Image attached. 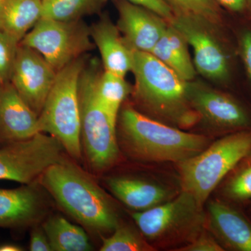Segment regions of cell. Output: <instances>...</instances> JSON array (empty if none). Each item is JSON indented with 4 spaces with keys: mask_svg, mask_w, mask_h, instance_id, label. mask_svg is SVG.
<instances>
[{
    "mask_svg": "<svg viewBox=\"0 0 251 251\" xmlns=\"http://www.w3.org/2000/svg\"><path fill=\"white\" fill-rule=\"evenodd\" d=\"M175 16L193 18L216 26L222 22V14L216 0H166Z\"/></svg>",
    "mask_w": 251,
    "mask_h": 251,
    "instance_id": "obj_25",
    "label": "cell"
},
{
    "mask_svg": "<svg viewBox=\"0 0 251 251\" xmlns=\"http://www.w3.org/2000/svg\"><path fill=\"white\" fill-rule=\"evenodd\" d=\"M203 206L192 195L181 190L173 199L148 210L134 211L131 216L144 237L153 247L154 244L159 247L181 244L182 247L206 229Z\"/></svg>",
    "mask_w": 251,
    "mask_h": 251,
    "instance_id": "obj_6",
    "label": "cell"
},
{
    "mask_svg": "<svg viewBox=\"0 0 251 251\" xmlns=\"http://www.w3.org/2000/svg\"><path fill=\"white\" fill-rule=\"evenodd\" d=\"M39 133V115L11 82H4L0 86V142L22 141Z\"/></svg>",
    "mask_w": 251,
    "mask_h": 251,
    "instance_id": "obj_15",
    "label": "cell"
},
{
    "mask_svg": "<svg viewBox=\"0 0 251 251\" xmlns=\"http://www.w3.org/2000/svg\"><path fill=\"white\" fill-rule=\"evenodd\" d=\"M206 217L208 230L224 251H251V220L242 207L214 200Z\"/></svg>",
    "mask_w": 251,
    "mask_h": 251,
    "instance_id": "obj_13",
    "label": "cell"
},
{
    "mask_svg": "<svg viewBox=\"0 0 251 251\" xmlns=\"http://www.w3.org/2000/svg\"><path fill=\"white\" fill-rule=\"evenodd\" d=\"M216 1L232 12H242L246 9L247 0H216Z\"/></svg>",
    "mask_w": 251,
    "mask_h": 251,
    "instance_id": "obj_32",
    "label": "cell"
},
{
    "mask_svg": "<svg viewBox=\"0 0 251 251\" xmlns=\"http://www.w3.org/2000/svg\"><path fill=\"white\" fill-rule=\"evenodd\" d=\"M107 0H42V18L70 22L100 13Z\"/></svg>",
    "mask_w": 251,
    "mask_h": 251,
    "instance_id": "obj_24",
    "label": "cell"
},
{
    "mask_svg": "<svg viewBox=\"0 0 251 251\" xmlns=\"http://www.w3.org/2000/svg\"><path fill=\"white\" fill-rule=\"evenodd\" d=\"M120 148L135 161L179 163L210 145L205 135L189 133L153 120L130 105L119 113L117 125Z\"/></svg>",
    "mask_w": 251,
    "mask_h": 251,
    "instance_id": "obj_1",
    "label": "cell"
},
{
    "mask_svg": "<svg viewBox=\"0 0 251 251\" xmlns=\"http://www.w3.org/2000/svg\"><path fill=\"white\" fill-rule=\"evenodd\" d=\"M131 72L134 98L147 112L181 126H189L198 120L188 102V82L152 54L134 50Z\"/></svg>",
    "mask_w": 251,
    "mask_h": 251,
    "instance_id": "obj_3",
    "label": "cell"
},
{
    "mask_svg": "<svg viewBox=\"0 0 251 251\" xmlns=\"http://www.w3.org/2000/svg\"><path fill=\"white\" fill-rule=\"evenodd\" d=\"M217 188L219 199L225 202L242 208L251 201V150L237 162Z\"/></svg>",
    "mask_w": 251,
    "mask_h": 251,
    "instance_id": "obj_23",
    "label": "cell"
},
{
    "mask_svg": "<svg viewBox=\"0 0 251 251\" xmlns=\"http://www.w3.org/2000/svg\"><path fill=\"white\" fill-rule=\"evenodd\" d=\"M241 57L251 80V30L246 29L240 34L239 40Z\"/></svg>",
    "mask_w": 251,
    "mask_h": 251,
    "instance_id": "obj_31",
    "label": "cell"
},
{
    "mask_svg": "<svg viewBox=\"0 0 251 251\" xmlns=\"http://www.w3.org/2000/svg\"><path fill=\"white\" fill-rule=\"evenodd\" d=\"M92 85L99 103L109 113L118 118L122 103L132 92L125 77L108 71L99 72L97 62H94Z\"/></svg>",
    "mask_w": 251,
    "mask_h": 251,
    "instance_id": "obj_21",
    "label": "cell"
},
{
    "mask_svg": "<svg viewBox=\"0 0 251 251\" xmlns=\"http://www.w3.org/2000/svg\"><path fill=\"white\" fill-rule=\"evenodd\" d=\"M4 81L3 80L2 77H1V75H0V86L2 85L3 83H4Z\"/></svg>",
    "mask_w": 251,
    "mask_h": 251,
    "instance_id": "obj_36",
    "label": "cell"
},
{
    "mask_svg": "<svg viewBox=\"0 0 251 251\" xmlns=\"http://www.w3.org/2000/svg\"><path fill=\"white\" fill-rule=\"evenodd\" d=\"M133 4L140 5L150 9L155 14H158L167 22L171 23L175 16L171 8L166 2V0H126Z\"/></svg>",
    "mask_w": 251,
    "mask_h": 251,
    "instance_id": "obj_29",
    "label": "cell"
},
{
    "mask_svg": "<svg viewBox=\"0 0 251 251\" xmlns=\"http://www.w3.org/2000/svg\"><path fill=\"white\" fill-rule=\"evenodd\" d=\"M42 227L52 251H89L93 249L85 230L62 216H50Z\"/></svg>",
    "mask_w": 251,
    "mask_h": 251,
    "instance_id": "obj_22",
    "label": "cell"
},
{
    "mask_svg": "<svg viewBox=\"0 0 251 251\" xmlns=\"http://www.w3.org/2000/svg\"><path fill=\"white\" fill-rule=\"evenodd\" d=\"M188 46L184 36L169 24L150 53L173 69L183 80L190 82L195 78L196 69Z\"/></svg>",
    "mask_w": 251,
    "mask_h": 251,
    "instance_id": "obj_19",
    "label": "cell"
},
{
    "mask_svg": "<svg viewBox=\"0 0 251 251\" xmlns=\"http://www.w3.org/2000/svg\"><path fill=\"white\" fill-rule=\"evenodd\" d=\"M187 97L198 117L224 135L251 129L250 113L232 96L201 83L188 82Z\"/></svg>",
    "mask_w": 251,
    "mask_h": 251,
    "instance_id": "obj_10",
    "label": "cell"
},
{
    "mask_svg": "<svg viewBox=\"0 0 251 251\" xmlns=\"http://www.w3.org/2000/svg\"><path fill=\"white\" fill-rule=\"evenodd\" d=\"M119 19L117 27L134 50L151 52L169 23L158 14L126 0H114Z\"/></svg>",
    "mask_w": 251,
    "mask_h": 251,
    "instance_id": "obj_14",
    "label": "cell"
},
{
    "mask_svg": "<svg viewBox=\"0 0 251 251\" xmlns=\"http://www.w3.org/2000/svg\"><path fill=\"white\" fill-rule=\"evenodd\" d=\"M57 74L39 52L20 44L9 82L25 101L39 115Z\"/></svg>",
    "mask_w": 251,
    "mask_h": 251,
    "instance_id": "obj_12",
    "label": "cell"
},
{
    "mask_svg": "<svg viewBox=\"0 0 251 251\" xmlns=\"http://www.w3.org/2000/svg\"><path fill=\"white\" fill-rule=\"evenodd\" d=\"M44 210V199L33 183L13 189L0 188V227L34 226Z\"/></svg>",
    "mask_w": 251,
    "mask_h": 251,
    "instance_id": "obj_17",
    "label": "cell"
},
{
    "mask_svg": "<svg viewBox=\"0 0 251 251\" xmlns=\"http://www.w3.org/2000/svg\"><path fill=\"white\" fill-rule=\"evenodd\" d=\"M86 64L82 56L57 72L39 115V132L55 138L76 161L82 158L79 85Z\"/></svg>",
    "mask_w": 251,
    "mask_h": 251,
    "instance_id": "obj_4",
    "label": "cell"
},
{
    "mask_svg": "<svg viewBox=\"0 0 251 251\" xmlns=\"http://www.w3.org/2000/svg\"><path fill=\"white\" fill-rule=\"evenodd\" d=\"M101 251H152L156 250L141 232L128 225L120 224L110 237L103 238Z\"/></svg>",
    "mask_w": 251,
    "mask_h": 251,
    "instance_id": "obj_26",
    "label": "cell"
},
{
    "mask_svg": "<svg viewBox=\"0 0 251 251\" xmlns=\"http://www.w3.org/2000/svg\"><path fill=\"white\" fill-rule=\"evenodd\" d=\"M251 150V129L224 135L196 156L177 163L182 191L204 206L229 171Z\"/></svg>",
    "mask_w": 251,
    "mask_h": 251,
    "instance_id": "obj_5",
    "label": "cell"
},
{
    "mask_svg": "<svg viewBox=\"0 0 251 251\" xmlns=\"http://www.w3.org/2000/svg\"><path fill=\"white\" fill-rule=\"evenodd\" d=\"M64 150L58 140L44 133L28 140L5 143L0 148V180L31 184L63 158Z\"/></svg>",
    "mask_w": 251,
    "mask_h": 251,
    "instance_id": "obj_9",
    "label": "cell"
},
{
    "mask_svg": "<svg viewBox=\"0 0 251 251\" xmlns=\"http://www.w3.org/2000/svg\"><path fill=\"white\" fill-rule=\"evenodd\" d=\"M20 44L39 52L57 72L94 49L90 27L81 20L70 22L41 18Z\"/></svg>",
    "mask_w": 251,
    "mask_h": 251,
    "instance_id": "obj_8",
    "label": "cell"
},
{
    "mask_svg": "<svg viewBox=\"0 0 251 251\" xmlns=\"http://www.w3.org/2000/svg\"><path fill=\"white\" fill-rule=\"evenodd\" d=\"M20 42L0 29V75L9 82Z\"/></svg>",
    "mask_w": 251,
    "mask_h": 251,
    "instance_id": "obj_27",
    "label": "cell"
},
{
    "mask_svg": "<svg viewBox=\"0 0 251 251\" xmlns=\"http://www.w3.org/2000/svg\"><path fill=\"white\" fill-rule=\"evenodd\" d=\"M105 183L119 201L135 211L148 210L178 194L166 184L138 176H112Z\"/></svg>",
    "mask_w": 251,
    "mask_h": 251,
    "instance_id": "obj_16",
    "label": "cell"
},
{
    "mask_svg": "<svg viewBox=\"0 0 251 251\" xmlns=\"http://www.w3.org/2000/svg\"><path fill=\"white\" fill-rule=\"evenodd\" d=\"M184 36L193 52L196 71L206 78L226 82L230 76L228 54L208 28L207 23L193 18L175 16L171 23Z\"/></svg>",
    "mask_w": 251,
    "mask_h": 251,
    "instance_id": "obj_11",
    "label": "cell"
},
{
    "mask_svg": "<svg viewBox=\"0 0 251 251\" xmlns=\"http://www.w3.org/2000/svg\"><path fill=\"white\" fill-rule=\"evenodd\" d=\"M1 3H2V1H0V16H1Z\"/></svg>",
    "mask_w": 251,
    "mask_h": 251,
    "instance_id": "obj_37",
    "label": "cell"
},
{
    "mask_svg": "<svg viewBox=\"0 0 251 251\" xmlns=\"http://www.w3.org/2000/svg\"><path fill=\"white\" fill-rule=\"evenodd\" d=\"M29 250L31 251H52L50 243L42 227L31 229Z\"/></svg>",
    "mask_w": 251,
    "mask_h": 251,
    "instance_id": "obj_30",
    "label": "cell"
},
{
    "mask_svg": "<svg viewBox=\"0 0 251 251\" xmlns=\"http://www.w3.org/2000/svg\"><path fill=\"white\" fill-rule=\"evenodd\" d=\"M23 251L22 247L17 244L6 243V244H0V251Z\"/></svg>",
    "mask_w": 251,
    "mask_h": 251,
    "instance_id": "obj_33",
    "label": "cell"
},
{
    "mask_svg": "<svg viewBox=\"0 0 251 251\" xmlns=\"http://www.w3.org/2000/svg\"><path fill=\"white\" fill-rule=\"evenodd\" d=\"M42 18V0H4L0 29L20 43Z\"/></svg>",
    "mask_w": 251,
    "mask_h": 251,
    "instance_id": "obj_20",
    "label": "cell"
},
{
    "mask_svg": "<svg viewBox=\"0 0 251 251\" xmlns=\"http://www.w3.org/2000/svg\"><path fill=\"white\" fill-rule=\"evenodd\" d=\"M177 251H224L215 237L206 228L191 242L178 248Z\"/></svg>",
    "mask_w": 251,
    "mask_h": 251,
    "instance_id": "obj_28",
    "label": "cell"
},
{
    "mask_svg": "<svg viewBox=\"0 0 251 251\" xmlns=\"http://www.w3.org/2000/svg\"><path fill=\"white\" fill-rule=\"evenodd\" d=\"M40 177L41 184L59 205L87 228L109 233L120 224L116 208L108 195L71 162L62 158Z\"/></svg>",
    "mask_w": 251,
    "mask_h": 251,
    "instance_id": "obj_2",
    "label": "cell"
},
{
    "mask_svg": "<svg viewBox=\"0 0 251 251\" xmlns=\"http://www.w3.org/2000/svg\"><path fill=\"white\" fill-rule=\"evenodd\" d=\"M249 11L251 15V0H247V5H246V9Z\"/></svg>",
    "mask_w": 251,
    "mask_h": 251,
    "instance_id": "obj_35",
    "label": "cell"
},
{
    "mask_svg": "<svg viewBox=\"0 0 251 251\" xmlns=\"http://www.w3.org/2000/svg\"><path fill=\"white\" fill-rule=\"evenodd\" d=\"M4 1V0H0V1Z\"/></svg>",
    "mask_w": 251,
    "mask_h": 251,
    "instance_id": "obj_38",
    "label": "cell"
},
{
    "mask_svg": "<svg viewBox=\"0 0 251 251\" xmlns=\"http://www.w3.org/2000/svg\"><path fill=\"white\" fill-rule=\"evenodd\" d=\"M94 46L98 48L104 70L125 77L131 72L134 50L126 42L117 25L107 15L90 27Z\"/></svg>",
    "mask_w": 251,
    "mask_h": 251,
    "instance_id": "obj_18",
    "label": "cell"
},
{
    "mask_svg": "<svg viewBox=\"0 0 251 251\" xmlns=\"http://www.w3.org/2000/svg\"><path fill=\"white\" fill-rule=\"evenodd\" d=\"M94 62L82 71L79 85L81 141L91 169L102 173L117 164L120 157L117 139V117L109 113L94 95Z\"/></svg>",
    "mask_w": 251,
    "mask_h": 251,
    "instance_id": "obj_7",
    "label": "cell"
},
{
    "mask_svg": "<svg viewBox=\"0 0 251 251\" xmlns=\"http://www.w3.org/2000/svg\"><path fill=\"white\" fill-rule=\"evenodd\" d=\"M244 206L246 207V209H247V211H245L246 214L249 216V217L250 218L251 220V201L248 202L247 204H245Z\"/></svg>",
    "mask_w": 251,
    "mask_h": 251,
    "instance_id": "obj_34",
    "label": "cell"
}]
</instances>
